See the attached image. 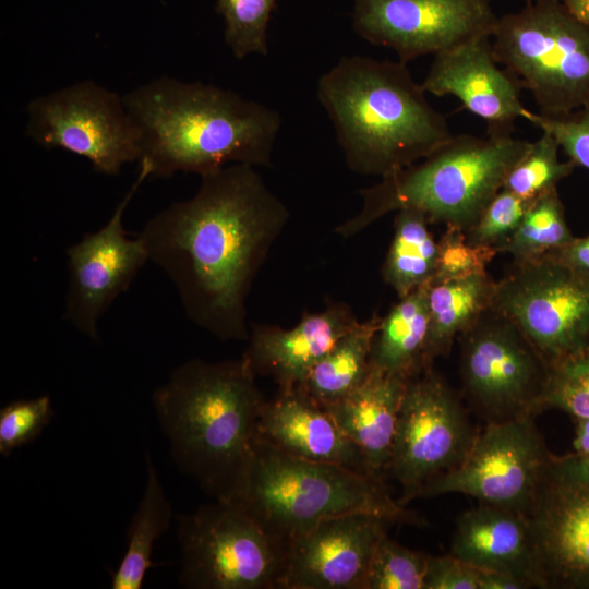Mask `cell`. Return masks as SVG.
Instances as JSON below:
<instances>
[{
    "label": "cell",
    "instance_id": "obj_1",
    "mask_svg": "<svg viewBox=\"0 0 589 589\" xmlns=\"http://www.w3.org/2000/svg\"><path fill=\"white\" fill-rule=\"evenodd\" d=\"M288 219L255 167L231 164L201 176L192 197L153 216L137 236L194 324L224 341L245 340L247 297Z\"/></svg>",
    "mask_w": 589,
    "mask_h": 589
},
{
    "label": "cell",
    "instance_id": "obj_2",
    "mask_svg": "<svg viewBox=\"0 0 589 589\" xmlns=\"http://www.w3.org/2000/svg\"><path fill=\"white\" fill-rule=\"evenodd\" d=\"M122 99L140 131L139 163L148 166L151 177L272 163L280 115L233 91L160 76Z\"/></svg>",
    "mask_w": 589,
    "mask_h": 589
},
{
    "label": "cell",
    "instance_id": "obj_3",
    "mask_svg": "<svg viewBox=\"0 0 589 589\" xmlns=\"http://www.w3.org/2000/svg\"><path fill=\"white\" fill-rule=\"evenodd\" d=\"M152 401L178 469L214 498L237 501L265 402L247 360L187 361Z\"/></svg>",
    "mask_w": 589,
    "mask_h": 589
},
{
    "label": "cell",
    "instance_id": "obj_4",
    "mask_svg": "<svg viewBox=\"0 0 589 589\" xmlns=\"http://www.w3.org/2000/svg\"><path fill=\"white\" fill-rule=\"evenodd\" d=\"M406 63L342 57L317 82L348 167L381 178L408 167L446 143V118L428 101Z\"/></svg>",
    "mask_w": 589,
    "mask_h": 589
},
{
    "label": "cell",
    "instance_id": "obj_5",
    "mask_svg": "<svg viewBox=\"0 0 589 589\" xmlns=\"http://www.w3.org/2000/svg\"><path fill=\"white\" fill-rule=\"evenodd\" d=\"M531 142L513 135H453L423 159L360 191L359 212L336 228L350 238L388 213L421 212L430 224L468 231Z\"/></svg>",
    "mask_w": 589,
    "mask_h": 589
},
{
    "label": "cell",
    "instance_id": "obj_6",
    "mask_svg": "<svg viewBox=\"0 0 589 589\" xmlns=\"http://www.w3.org/2000/svg\"><path fill=\"white\" fill-rule=\"evenodd\" d=\"M236 502L285 545L321 520L351 513L371 514L389 524L426 525L392 496L384 480L340 465L293 457L256 437Z\"/></svg>",
    "mask_w": 589,
    "mask_h": 589
},
{
    "label": "cell",
    "instance_id": "obj_7",
    "mask_svg": "<svg viewBox=\"0 0 589 589\" xmlns=\"http://www.w3.org/2000/svg\"><path fill=\"white\" fill-rule=\"evenodd\" d=\"M495 60L528 89L540 113L567 116L589 103V25L561 0H531L498 17Z\"/></svg>",
    "mask_w": 589,
    "mask_h": 589
},
{
    "label": "cell",
    "instance_id": "obj_8",
    "mask_svg": "<svg viewBox=\"0 0 589 589\" xmlns=\"http://www.w3.org/2000/svg\"><path fill=\"white\" fill-rule=\"evenodd\" d=\"M179 582L189 589H280L286 545L236 501L176 517Z\"/></svg>",
    "mask_w": 589,
    "mask_h": 589
},
{
    "label": "cell",
    "instance_id": "obj_9",
    "mask_svg": "<svg viewBox=\"0 0 589 589\" xmlns=\"http://www.w3.org/2000/svg\"><path fill=\"white\" fill-rule=\"evenodd\" d=\"M458 340L464 389L488 422L545 409L551 365L513 320L492 306Z\"/></svg>",
    "mask_w": 589,
    "mask_h": 589
},
{
    "label": "cell",
    "instance_id": "obj_10",
    "mask_svg": "<svg viewBox=\"0 0 589 589\" xmlns=\"http://www.w3.org/2000/svg\"><path fill=\"white\" fill-rule=\"evenodd\" d=\"M26 111L27 137L84 157L99 173L117 176L140 159V131L122 96L92 80L38 96Z\"/></svg>",
    "mask_w": 589,
    "mask_h": 589
},
{
    "label": "cell",
    "instance_id": "obj_11",
    "mask_svg": "<svg viewBox=\"0 0 589 589\" xmlns=\"http://www.w3.org/2000/svg\"><path fill=\"white\" fill-rule=\"evenodd\" d=\"M492 306L519 326L551 366L589 351V277L549 255L514 262L496 280Z\"/></svg>",
    "mask_w": 589,
    "mask_h": 589
},
{
    "label": "cell",
    "instance_id": "obj_12",
    "mask_svg": "<svg viewBox=\"0 0 589 589\" xmlns=\"http://www.w3.org/2000/svg\"><path fill=\"white\" fill-rule=\"evenodd\" d=\"M477 432L457 394L432 366L408 380L388 468L402 490L398 502L406 506L419 498L430 482L456 467Z\"/></svg>",
    "mask_w": 589,
    "mask_h": 589
},
{
    "label": "cell",
    "instance_id": "obj_13",
    "mask_svg": "<svg viewBox=\"0 0 589 589\" xmlns=\"http://www.w3.org/2000/svg\"><path fill=\"white\" fill-rule=\"evenodd\" d=\"M540 589H589V466L551 454L525 513Z\"/></svg>",
    "mask_w": 589,
    "mask_h": 589
},
{
    "label": "cell",
    "instance_id": "obj_14",
    "mask_svg": "<svg viewBox=\"0 0 589 589\" xmlns=\"http://www.w3.org/2000/svg\"><path fill=\"white\" fill-rule=\"evenodd\" d=\"M533 419L489 421L462 460L430 482L420 497L459 493L525 514L551 455Z\"/></svg>",
    "mask_w": 589,
    "mask_h": 589
},
{
    "label": "cell",
    "instance_id": "obj_15",
    "mask_svg": "<svg viewBox=\"0 0 589 589\" xmlns=\"http://www.w3.org/2000/svg\"><path fill=\"white\" fill-rule=\"evenodd\" d=\"M497 21L490 0H353L354 32L404 63L492 36Z\"/></svg>",
    "mask_w": 589,
    "mask_h": 589
},
{
    "label": "cell",
    "instance_id": "obj_16",
    "mask_svg": "<svg viewBox=\"0 0 589 589\" xmlns=\"http://www.w3.org/2000/svg\"><path fill=\"white\" fill-rule=\"evenodd\" d=\"M110 219L97 231L85 233L67 249L69 288L64 318L81 334L98 339L97 323L117 297L125 291L137 272L149 261L142 239L130 238L123 213L140 185L151 177L145 163Z\"/></svg>",
    "mask_w": 589,
    "mask_h": 589
},
{
    "label": "cell",
    "instance_id": "obj_17",
    "mask_svg": "<svg viewBox=\"0 0 589 589\" xmlns=\"http://www.w3.org/2000/svg\"><path fill=\"white\" fill-rule=\"evenodd\" d=\"M387 524L366 513L321 520L286 543L280 589H365Z\"/></svg>",
    "mask_w": 589,
    "mask_h": 589
},
{
    "label": "cell",
    "instance_id": "obj_18",
    "mask_svg": "<svg viewBox=\"0 0 589 589\" xmlns=\"http://www.w3.org/2000/svg\"><path fill=\"white\" fill-rule=\"evenodd\" d=\"M426 93L452 95L486 123V134L512 135L518 119H528L518 81L495 60L491 36L466 41L434 56L421 83Z\"/></svg>",
    "mask_w": 589,
    "mask_h": 589
},
{
    "label": "cell",
    "instance_id": "obj_19",
    "mask_svg": "<svg viewBox=\"0 0 589 589\" xmlns=\"http://www.w3.org/2000/svg\"><path fill=\"white\" fill-rule=\"evenodd\" d=\"M255 437L290 456L336 464L373 477L358 446L301 387L279 389L274 399L265 400Z\"/></svg>",
    "mask_w": 589,
    "mask_h": 589
},
{
    "label": "cell",
    "instance_id": "obj_20",
    "mask_svg": "<svg viewBox=\"0 0 589 589\" xmlns=\"http://www.w3.org/2000/svg\"><path fill=\"white\" fill-rule=\"evenodd\" d=\"M358 322L345 304L306 314L292 328L255 325L243 358L254 374L268 375L280 390L299 386L313 368Z\"/></svg>",
    "mask_w": 589,
    "mask_h": 589
},
{
    "label": "cell",
    "instance_id": "obj_21",
    "mask_svg": "<svg viewBox=\"0 0 589 589\" xmlns=\"http://www.w3.org/2000/svg\"><path fill=\"white\" fill-rule=\"evenodd\" d=\"M449 553L478 569L519 576L536 588L531 532L520 512L486 504L464 512L456 519Z\"/></svg>",
    "mask_w": 589,
    "mask_h": 589
},
{
    "label": "cell",
    "instance_id": "obj_22",
    "mask_svg": "<svg viewBox=\"0 0 589 589\" xmlns=\"http://www.w3.org/2000/svg\"><path fill=\"white\" fill-rule=\"evenodd\" d=\"M407 380L371 368L364 383L347 397L322 405L360 449L370 473H388L398 412Z\"/></svg>",
    "mask_w": 589,
    "mask_h": 589
},
{
    "label": "cell",
    "instance_id": "obj_23",
    "mask_svg": "<svg viewBox=\"0 0 589 589\" xmlns=\"http://www.w3.org/2000/svg\"><path fill=\"white\" fill-rule=\"evenodd\" d=\"M496 280L489 273L428 285L426 361L449 354L453 344L492 308Z\"/></svg>",
    "mask_w": 589,
    "mask_h": 589
},
{
    "label": "cell",
    "instance_id": "obj_24",
    "mask_svg": "<svg viewBox=\"0 0 589 589\" xmlns=\"http://www.w3.org/2000/svg\"><path fill=\"white\" fill-rule=\"evenodd\" d=\"M428 286L399 301L382 317L371 351V366L410 380L432 365L426 361Z\"/></svg>",
    "mask_w": 589,
    "mask_h": 589
},
{
    "label": "cell",
    "instance_id": "obj_25",
    "mask_svg": "<svg viewBox=\"0 0 589 589\" xmlns=\"http://www.w3.org/2000/svg\"><path fill=\"white\" fill-rule=\"evenodd\" d=\"M381 321L377 315L358 321L299 387L321 405L336 402L353 393L371 372V351Z\"/></svg>",
    "mask_w": 589,
    "mask_h": 589
},
{
    "label": "cell",
    "instance_id": "obj_26",
    "mask_svg": "<svg viewBox=\"0 0 589 589\" xmlns=\"http://www.w3.org/2000/svg\"><path fill=\"white\" fill-rule=\"evenodd\" d=\"M147 478L143 496L127 530L125 552L111 575L112 589H140L153 566L155 542L168 530L173 517L157 470L146 457Z\"/></svg>",
    "mask_w": 589,
    "mask_h": 589
},
{
    "label": "cell",
    "instance_id": "obj_27",
    "mask_svg": "<svg viewBox=\"0 0 589 589\" xmlns=\"http://www.w3.org/2000/svg\"><path fill=\"white\" fill-rule=\"evenodd\" d=\"M419 211L400 209L394 219V235L382 267L384 280L398 298L428 286L434 278L438 247Z\"/></svg>",
    "mask_w": 589,
    "mask_h": 589
},
{
    "label": "cell",
    "instance_id": "obj_28",
    "mask_svg": "<svg viewBox=\"0 0 589 589\" xmlns=\"http://www.w3.org/2000/svg\"><path fill=\"white\" fill-rule=\"evenodd\" d=\"M575 238L557 189H554L531 203L500 253L510 254L516 263L532 261L566 247Z\"/></svg>",
    "mask_w": 589,
    "mask_h": 589
},
{
    "label": "cell",
    "instance_id": "obj_29",
    "mask_svg": "<svg viewBox=\"0 0 589 589\" xmlns=\"http://www.w3.org/2000/svg\"><path fill=\"white\" fill-rule=\"evenodd\" d=\"M541 132V136L530 143L524 156L508 171L502 187L530 202L557 189V184L577 167L569 159L561 160L556 140L551 133Z\"/></svg>",
    "mask_w": 589,
    "mask_h": 589
},
{
    "label": "cell",
    "instance_id": "obj_30",
    "mask_svg": "<svg viewBox=\"0 0 589 589\" xmlns=\"http://www.w3.org/2000/svg\"><path fill=\"white\" fill-rule=\"evenodd\" d=\"M277 0H217L225 21L224 38L233 57L268 53L267 28Z\"/></svg>",
    "mask_w": 589,
    "mask_h": 589
},
{
    "label": "cell",
    "instance_id": "obj_31",
    "mask_svg": "<svg viewBox=\"0 0 589 589\" xmlns=\"http://www.w3.org/2000/svg\"><path fill=\"white\" fill-rule=\"evenodd\" d=\"M429 557L385 534L372 557L365 589H424Z\"/></svg>",
    "mask_w": 589,
    "mask_h": 589
},
{
    "label": "cell",
    "instance_id": "obj_32",
    "mask_svg": "<svg viewBox=\"0 0 589 589\" xmlns=\"http://www.w3.org/2000/svg\"><path fill=\"white\" fill-rule=\"evenodd\" d=\"M532 202L501 189L477 223L466 231L467 241L477 247L501 248L512 238Z\"/></svg>",
    "mask_w": 589,
    "mask_h": 589
},
{
    "label": "cell",
    "instance_id": "obj_33",
    "mask_svg": "<svg viewBox=\"0 0 589 589\" xmlns=\"http://www.w3.org/2000/svg\"><path fill=\"white\" fill-rule=\"evenodd\" d=\"M589 419V351L551 366L545 409Z\"/></svg>",
    "mask_w": 589,
    "mask_h": 589
},
{
    "label": "cell",
    "instance_id": "obj_34",
    "mask_svg": "<svg viewBox=\"0 0 589 589\" xmlns=\"http://www.w3.org/2000/svg\"><path fill=\"white\" fill-rule=\"evenodd\" d=\"M52 416L48 395L7 404L0 409V454L9 456L16 448L34 441L49 424Z\"/></svg>",
    "mask_w": 589,
    "mask_h": 589
},
{
    "label": "cell",
    "instance_id": "obj_35",
    "mask_svg": "<svg viewBox=\"0 0 589 589\" xmlns=\"http://www.w3.org/2000/svg\"><path fill=\"white\" fill-rule=\"evenodd\" d=\"M437 247L436 272L431 283L486 273L488 264L497 254L493 248L470 244L466 232L455 226H446Z\"/></svg>",
    "mask_w": 589,
    "mask_h": 589
},
{
    "label": "cell",
    "instance_id": "obj_36",
    "mask_svg": "<svg viewBox=\"0 0 589 589\" xmlns=\"http://www.w3.org/2000/svg\"><path fill=\"white\" fill-rule=\"evenodd\" d=\"M527 120L551 133L577 167L589 170V103L567 116L553 118L530 112Z\"/></svg>",
    "mask_w": 589,
    "mask_h": 589
},
{
    "label": "cell",
    "instance_id": "obj_37",
    "mask_svg": "<svg viewBox=\"0 0 589 589\" xmlns=\"http://www.w3.org/2000/svg\"><path fill=\"white\" fill-rule=\"evenodd\" d=\"M478 568L452 555H430L424 589H479Z\"/></svg>",
    "mask_w": 589,
    "mask_h": 589
},
{
    "label": "cell",
    "instance_id": "obj_38",
    "mask_svg": "<svg viewBox=\"0 0 589 589\" xmlns=\"http://www.w3.org/2000/svg\"><path fill=\"white\" fill-rule=\"evenodd\" d=\"M546 255L589 277V233Z\"/></svg>",
    "mask_w": 589,
    "mask_h": 589
},
{
    "label": "cell",
    "instance_id": "obj_39",
    "mask_svg": "<svg viewBox=\"0 0 589 589\" xmlns=\"http://www.w3.org/2000/svg\"><path fill=\"white\" fill-rule=\"evenodd\" d=\"M479 589H528L532 585L516 575L495 570L479 569Z\"/></svg>",
    "mask_w": 589,
    "mask_h": 589
},
{
    "label": "cell",
    "instance_id": "obj_40",
    "mask_svg": "<svg viewBox=\"0 0 589 589\" xmlns=\"http://www.w3.org/2000/svg\"><path fill=\"white\" fill-rule=\"evenodd\" d=\"M574 454L589 466V419L576 420Z\"/></svg>",
    "mask_w": 589,
    "mask_h": 589
},
{
    "label": "cell",
    "instance_id": "obj_41",
    "mask_svg": "<svg viewBox=\"0 0 589 589\" xmlns=\"http://www.w3.org/2000/svg\"><path fill=\"white\" fill-rule=\"evenodd\" d=\"M561 2L573 17L589 25V0H561Z\"/></svg>",
    "mask_w": 589,
    "mask_h": 589
},
{
    "label": "cell",
    "instance_id": "obj_42",
    "mask_svg": "<svg viewBox=\"0 0 589 589\" xmlns=\"http://www.w3.org/2000/svg\"><path fill=\"white\" fill-rule=\"evenodd\" d=\"M525 1L528 2V1H531V0H525Z\"/></svg>",
    "mask_w": 589,
    "mask_h": 589
}]
</instances>
